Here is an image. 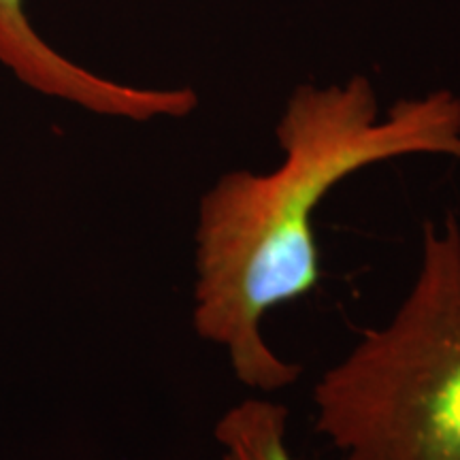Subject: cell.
I'll list each match as a JSON object with an SVG mask.
<instances>
[{"label": "cell", "instance_id": "obj_1", "mask_svg": "<svg viewBox=\"0 0 460 460\" xmlns=\"http://www.w3.org/2000/svg\"><path fill=\"white\" fill-rule=\"evenodd\" d=\"M275 135L279 166L224 172L200 199L194 230V331L226 352L245 388L262 394L303 373L273 352L262 324L320 284L314 216L322 200L365 166L413 154L460 160V99L439 90L394 102L379 118L362 75L326 88L298 85Z\"/></svg>", "mask_w": 460, "mask_h": 460}, {"label": "cell", "instance_id": "obj_2", "mask_svg": "<svg viewBox=\"0 0 460 460\" xmlns=\"http://www.w3.org/2000/svg\"><path fill=\"white\" fill-rule=\"evenodd\" d=\"M343 460H460V222H424L411 288L314 386Z\"/></svg>", "mask_w": 460, "mask_h": 460}, {"label": "cell", "instance_id": "obj_3", "mask_svg": "<svg viewBox=\"0 0 460 460\" xmlns=\"http://www.w3.org/2000/svg\"><path fill=\"white\" fill-rule=\"evenodd\" d=\"M0 65L28 88L111 118H183L199 105L190 88H132L75 65L34 31L24 0H0Z\"/></svg>", "mask_w": 460, "mask_h": 460}, {"label": "cell", "instance_id": "obj_4", "mask_svg": "<svg viewBox=\"0 0 460 460\" xmlns=\"http://www.w3.org/2000/svg\"><path fill=\"white\" fill-rule=\"evenodd\" d=\"M214 437L220 460H296L288 447V407L269 396H250L228 407Z\"/></svg>", "mask_w": 460, "mask_h": 460}]
</instances>
